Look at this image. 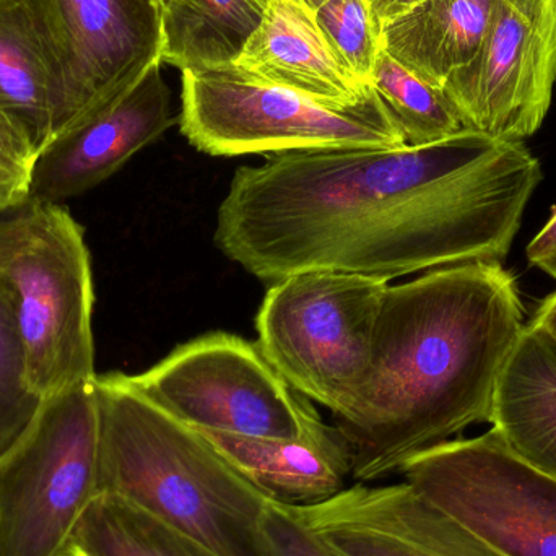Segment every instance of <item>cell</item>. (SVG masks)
Masks as SVG:
<instances>
[{"label":"cell","mask_w":556,"mask_h":556,"mask_svg":"<svg viewBox=\"0 0 556 556\" xmlns=\"http://www.w3.org/2000/svg\"><path fill=\"white\" fill-rule=\"evenodd\" d=\"M127 378L143 397L194 430L298 440L327 427L257 342L233 333L199 337Z\"/></svg>","instance_id":"obj_8"},{"label":"cell","mask_w":556,"mask_h":556,"mask_svg":"<svg viewBox=\"0 0 556 556\" xmlns=\"http://www.w3.org/2000/svg\"><path fill=\"white\" fill-rule=\"evenodd\" d=\"M542 179L525 142L467 129L430 146L283 153L237 169L214 241L270 283L503 263Z\"/></svg>","instance_id":"obj_1"},{"label":"cell","mask_w":556,"mask_h":556,"mask_svg":"<svg viewBox=\"0 0 556 556\" xmlns=\"http://www.w3.org/2000/svg\"><path fill=\"white\" fill-rule=\"evenodd\" d=\"M529 264L556 280V204L551 218L526 248Z\"/></svg>","instance_id":"obj_26"},{"label":"cell","mask_w":556,"mask_h":556,"mask_svg":"<svg viewBox=\"0 0 556 556\" xmlns=\"http://www.w3.org/2000/svg\"><path fill=\"white\" fill-rule=\"evenodd\" d=\"M162 64H153L113 106L54 137L38 153L28 201L61 204L97 188L175 124Z\"/></svg>","instance_id":"obj_13"},{"label":"cell","mask_w":556,"mask_h":556,"mask_svg":"<svg viewBox=\"0 0 556 556\" xmlns=\"http://www.w3.org/2000/svg\"><path fill=\"white\" fill-rule=\"evenodd\" d=\"M405 483L502 556H556V479L516 456L495 431L412 457Z\"/></svg>","instance_id":"obj_10"},{"label":"cell","mask_w":556,"mask_h":556,"mask_svg":"<svg viewBox=\"0 0 556 556\" xmlns=\"http://www.w3.org/2000/svg\"><path fill=\"white\" fill-rule=\"evenodd\" d=\"M528 326L545 333V336L551 337L556 342V290L554 293L545 296V300L541 301L538 309L532 314Z\"/></svg>","instance_id":"obj_28"},{"label":"cell","mask_w":556,"mask_h":556,"mask_svg":"<svg viewBox=\"0 0 556 556\" xmlns=\"http://www.w3.org/2000/svg\"><path fill=\"white\" fill-rule=\"evenodd\" d=\"M0 113L35 156L54 137L48 61L13 0H0Z\"/></svg>","instance_id":"obj_18"},{"label":"cell","mask_w":556,"mask_h":556,"mask_svg":"<svg viewBox=\"0 0 556 556\" xmlns=\"http://www.w3.org/2000/svg\"><path fill=\"white\" fill-rule=\"evenodd\" d=\"M556 84V0H493L476 58L444 81L464 129L525 142L551 110Z\"/></svg>","instance_id":"obj_11"},{"label":"cell","mask_w":556,"mask_h":556,"mask_svg":"<svg viewBox=\"0 0 556 556\" xmlns=\"http://www.w3.org/2000/svg\"><path fill=\"white\" fill-rule=\"evenodd\" d=\"M493 0H424L381 28L382 49L420 80L443 88L485 38Z\"/></svg>","instance_id":"obj_17"},{"label":"cell","mask_w":556,"mask_h":556,"mask_svg":"<svg viewBox=\"0 0 556 556\" xmlns=\"http://www.w3.org/2000/svg\"><path fill=\"white\" fill-rule=\"evenodd\" d=\"M490 430L556 479V342L526 324L493 392Z\"/></svg>","instance_id":"obj_16"},{"label":"cell","mask_w":556,"mask_h":556,"mask_svg":"<svg viewBox=\"0 0 556 556\" xmlns=\"http://www.w3.org/2000/svg\"><path fill=\"white\" fill-rule=\"evenodd\" d=\"M388 288V280L342 273L274 281L257 313V345L294 391L337 417L368 371Z\"/></svg>","instance_id":"obj_6"},{"label":"cell","mask_w":556,"mask_h":556,"mask_svg":"<svg viewBox=\"0 0 556 556\" xmlns=\"http://www.w3.org/2000/svg\"><path fill=\"white\" fill-rule=\"evenodd\" d=\"M94 381L48 399L0 460V556H65L100 495V418Z\"/></svg>","instance_id":"obj_7"},{"label":"cell","mask_w":556,"mask_h":556,"mask_svg":"<svg viewBox=\"0 0 556 556\" xmlns=\"http://www.w3.org/2000/svg\"><path fill=\"white\" fill-rule=\"evenodd\" d=\"M257 542L263 556H337L304 525L293 506L269 502L260 526Z\"/></svg>","instance_id":"obj_24"},{"label":"cell","mask_w":556,"mask_h":556,"mask_svg":"<svg viewBox=\"0 0 556 556\" xmlns=\"http://www.w3.org/2000/svg\"><path fill=\"white\" fill-rule=\"evenodd\" d=\"M195 431L247 482L280 505L301 508L326 502L352 480L349 451L329 425L298 440Z\"/></svg>","instance_id":"obj_15"},{"label":"cell","mask_w":556,"mask_h":556,"mask_svg":"<svg viewBox=\"0 0 556 556\" xmlns=\"http://www.w3.org/2000/svg\"><path fill=\"white\" fill-rule=\"evenodd\" d=\"M45 402L26 384L15 324L0 291V460L25 438Z\"/></svg>","instance_id":"obj_23"},{"label":"cell","mask_w":556,"mask_h":556,"mask_svg":"<svg viewBox=\"0 0 556 556\" xmlns=\"http://www.w3.org/2000/svg\"><path fill=\"white\" fill-rule=\"evenodd\" d=\"M314 16L337 61L359 84H369L382 41L368 2L326 0Z\"/></svg>","instance_id":"obj_22"},{"label":"cell","mask_w":556,"mask_h":556,"mask_svg":"<svg viewBox=\"0 0 556 556\" xmlns=\"http://www.w3.org/2000/svg\"><path fill=\"white\" fill-rule=\"evenodd\" d=\"M366 2H368L369 10H371L379 28H382L386 23L397 18L402 13L408 12L424 0H366Z\"/></svg>","instance_id":"obj_27"},{"label":"cell","mask_w":556,"mask_h":556,"mask_svg":"<svg viewBox=\"0 0 556 556\" xmlns=\"http://www.w3.org/2000/svg\"><path fill=\"white\" fill-rule=\"evenodd\" d=\"M153 3H155L156 7H159L160 12H165L166 7H168L169 0H152Z\"/></svg>","instance_id":"obj_30"},{"label":"cell","mask_w":556,"mask_h":556,"mask_svg":"<svg viewBox=\"0 0 556 556\" xmlns=\"http://www.w3.org/2000/svg\"><path fill=\"white\" fill-rule=\"evenodd\" d=\"M267 0H169L162 15L163 64H230L263 20Z\"/></svg>","instance_id":"obj_19"},{"label":"cell","mask_w":556,"mask_h":556,"mask_svg":"<svg viewBox=\"0 0 556 556\" xmlns=\"http://www.w3.org/2000/svg\"><path fill=\"white\" fill-rule=\"evenodd\" d=\"M13 2L48 61L54 137L113 106L163 62L162 12L152 0Z\"/></svg>","instance_id":"obj_9"},{"label":"cell","mask_w":556,"mask_h":556,"mask_svg":"<svg viewBox=\"0 0 556 556\" xmlns=\"http://www.w3.org/2000/svg\"><path fill=\"white\" fill-rule=\"evenodd\" d=\"M0 291L33 394L48 401L97 378L90 253L64 205L28 201L0 214Z\"/></svg>","instance_id":"obj_4"},{"label":"cell","mask_w":556,"mask_h":556,"mask_svg":"<svg viewBox=\"0 0 556 556\" xmlns=\"http://www.w3.org/2000/svg\"><path fill=\"white\" fill-rule=\"evenodd\" d=\"M100 493H111L218 556H263L270 502L198 431L143 397L127 375L97 376Z\"/></svg>","instance_id":"obj_3"},{"label":"cell","mask_w":556,"mask_h":556,"mask_svg":"<svg viewBox=\"0 0 556 556\" xmlns=\"http://www.w3.org/2000/svg\"><path fill=\"white\" fill-rule=\"evenodd\" d=\"M526 309L503 263L441 267L389 287L368 371L333 417L353 483L401 473L424 451L489 421Z\"/></svg>","instance_id":"obj_2"},{"label":"cell","mask_w":556,"mask_h":556,"mask_svg":"<svg viewBox=\"0 0 556 556\" xmlns=\"http://www.w3.org/2000/svg\"><path fill=\"white\" fill-rule=\"evenodd\" d=\"M293 508L337 556H502L405 482L352 483Z\"/></svg>","instance_id":"obj_12"},{"label":"cell","mask_w":556,"mask_h":556,"mask_svg":"<svg viewBox=\"0 0 556 556\" xmlns=\"http://www.w3.org/2000/svg\"><path fill=\"white\" fill-rule=\"evenodd\" d=\"M35 159L0 113V214L28 202Z\"/></svg>","instance_id":"obj_25"},{"label":"cell","mask_w":556,"mask_h":556,"mask_svg":"<svg viewBox=\"0 0 556 556\" xmlns=\"http://www.w3.org/2000/svg\"><path fill=\"white\" fill-rule=\"evenodd\" d=\"M369 84L401 129L405 146H430L466 130L443 91L415 77L384 49L376 59Z\"/></svg>","instance_id":"obj_21"},{"label":"cell","mask_w":556,"mask_h":556,"mask_svg":"<svg viewBox=\"0 0 556 556\" xmlns=\"http://www.w3.org/2000/svg\"><path fill=\"white\" fill-rule=\"evenodd\" d=\"M233 62L332 106H349L371 90V84H359L337 61L314 12L294 0H267L263 20Z\"/></svg>","instance_id":"obj_14"},{"label":"cell","mask_w":556,"mask_h":556,"mask_svg":"<svg viewBox=\"0 0 556 556\" xmlns=\"http://www.w3.org/2000/svg\"><path fill=\"white\" fill-rule=\"evenodd\" d=\"M181 81L179 127L189 143L207 155L405 147L401 129L372 87L356 103L332 106L270 84L235 62L188 68Z\"/></svg>","instance_id":"obj_5"},{"label":"cell","mask_w":556,"mask_h":556,"mask_svg":"<svg viewBox=\"0 0 556 556\" xmlns=\"http://www.w3.org/2000/svg\"><path fill=\"white\" fill-rule=\"evenodd\" d=\"M294 2L301 3V5L309 9L311 12H316V10L319 9L326 0H294Z\"/></svg>","instance_id":"obj_29"},{"label":"cell","mask_w":556,"mask_h":556,"mask_svg":"<svg viewBox=\"0 0 556 556\" xmlns=\"http://www.w3.org/2000/svg\"><path fill=\"white\" fill-rule=\"evenodd\" d=\"M65 556H218L211 548L111 493L81 516Z\"/></svg>","instance_id":"obj_20"}]
</instances>
